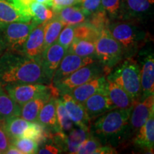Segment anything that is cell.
I'll return each instance as SVG.
<instances>
[{"label": "cell", "mask_w": 154, "mask_h": 154, "mask_svg": "<svg viewBox=\"0 0 154 154\" xmlns=\"http://www.w3.org/2000/svg\"><path fill=\"white\" fill-rule=\"evenodd\" d=\"M36 26L32 21L0 24V53L3 51L22 54L29 34Z\"/></svg>", "instance_id": "obj_5"}, {"label": "cell", "mask_w": 154, "mask_h": 154, "mask_svg": "<svg viewBox=\"0 0 154 154\" xmlns=\"http://www.w3.org/2000/svg\"><path fill=\"white\" fill-rule=\"evenodd\" d=\"M35 2H37L38 3L43 4V5L51 7V0H34Z\"/></svg>", "instance_id": "obj_41"}, {"label": "cell", "mask_w": 154, "mask_h": 154, "mask_svg": "<svg viewBox=\"0 0 154 154\" xmlns=\"http://www.w3.org/2000/svg\"><path fill=\"white\" fill-rule=\"evenodd\" d=\"M106 80L116 84L129 94L136 102L141 97L140 68L134 57L126 58L111 69Z\"/></svg>", "instance_id": "obj_4"}, {"label": "cell", "mask_w": 154, "mask_h": 154, "mask_svg": "<svg viewBox=\"0 0 154 154\" xmlns=\"http://www.w3.org/2000/svg\"><path fill=\"white\" fill-rule=\"evenodd\" d=\"M106 86V76H101L73 88L69 93L76 101L83 103L88 98L96 92L104 89Z\"/></svg>", "instance_id": "obj_17"}, {"label": "cell", "mask_w": 154, "mask_h": 154, "mask_svg": "<svg viewBox=\"0 0 154 154\" xmlns=\"http://www.w3.org/2000/svg\"><path fill=\"white\" fill-rule=\"evenodd\" d=\"M30 124L31 122L25 120L20 116H12L4 121L5 128L11 140L14 138L22 137Z\"/></svg>", "instance_id": "obj_26"}, {"label": "cell", "mask_w": 154, "mask_h": 154, "mask_svg": "<svg viewBox=\"0 0 154 154\" xmlns=\"http://www.w3.org/2000/svg\"><path fill=\"white\" fill-rule=\"evenodd\" d=\"M44 25L45 24H38L31 31L23 47V54L41 61L42 54L44 51Z\"/></svg>", "instance_id": "obj_15"}, {"label": "cell", "mask_w": 154, "mask_h": 154, "mask_svg": "<svg viewBox=\"0 0 154 154\" xmlns=\"http://www.w3.org/2000/svg\"><path fill=\"white\" fill-rule=\"evenodd\" d=\"M54 12V16L59 19L64 26H76L85 22L87 18V15L79 6H69Z\"/></svg>", "instance_id": "obj_23"}, {"label": "cell", "mask_w": 154, "mask_h": 154, "mask_svg": "<svg viewBox=\"0 0 154 154\" xmlns=\"http://www.w3.org/2000/svg\"><path fill=\"white\" fill-rule=\"evenodd\" d=\"M20 109L21 106L11 99L3 85L0 84V121L20 116Z\"/></svg>", "instance_id": "obj_24"}, {"label": "cell", "mask_w": 154, "mask_h": 154, "mask_svg": "<svg viewBox=\"0 0 154 154\" xmlns=\"http://www.w3.org/2000/svg\"><path fill=\"white\" fill-rule=\"evenodd\" d=\"M74 27L75 26H66L61 31L57 38L58 43L66 50L74 38Z\"/></svg>", "instance_id": "obj_35"}, {"label": "cell", "mask_w": 154, "mask_h": 154, "mask_svg": "<svg viewBox=\"0 0 154 154\" xmlns=\"http://www.w3.org/2000/svg\"><path fill=\"white\" fill-rule=\"evenodd\" d=\"M5 153H7V154H23L18 149H17V148L13 145H10V146L8 148V149L6 151Z\"/></svg>", "instance_id": "obj_40"}, {"label": "cell", "mask_w": 154, "mask_h": 154, "mask_svg": "<svg viewBox=\"0 0 154 154\" xmlns=\"http://www.w3.org/2000/svg\"><path fill=\"white\" fill-rule=\"evenodd\" d=\"M57 97H51L46 102L38 116L36 122L45 128L50 133L60 131L58 125L56 101Z\"/></svg>", "instance_id": "obj_19"}, {"label": "cell", "mask_w": 154, "mask_h": 154, "mask_svg": "<svg viewBox=\"0 0 154 154\" xmlns=\"http://www.w3.org/2000/svg\"><path fill=\"white\" fill-rule=\"evenodd\" d=\"M56 110H57V116L58 125L59 129L61 131L66 133L69 132L74 128L75 124L69 118L61 99L57 98L56 101Z\"/></svg>", "instance_id": "obj_30"}, {"label": "cell", "mask_w": 154, "mask_h": 154, "mask_svg": "<svg viewBox=\"0 0 154 154\" xmlns=\"http://www.w3.org/2000/svg\"><path fill=\"white\" fill-rule=\"evenodd\" d=\"M79 3V0H51V8L54 11L69 7L76 5Z\"/></svg>", "instance_id": "obj_38"}, {"label": "cell", "mask_w": 154, "mask_h": 154, "mask_svg": "<svg viewBox=\"0 0 154 154\" xmlns=\"http://www.w3.org/2000/svg\"><path fill=\"white\" fill-rule=\"evenodd\" d=\"M0 153H2V151H1V149H0Z\"/></svg>", "instance_id": "obj_42"}, {"label": "cell", "mask_w": 154, "mask_h": 154, "mask_svg": "<svg viewBox=\"0 0 154 154\" xmlns=\"http://www.w3.org/2000/svg\"><path fill=\"white\" fill-rule=\"evenodd\" d=\"M117 151L113 146L105 145L93 134H91L79 146L76 153L78 154H111Z\"/></svg>", "instance_id": "obj_22"}, {"label": "cell", "mask_w": 154, "mask_h": 154, "mask_svg": "<svg viewBox=\"0 0 154 154\" xmlns=\"http://www.w3.org/2000/svg\"><path fill=\"white\" fill-rule=\"evenodd\" d=\"M134 143L140 149L153 153L154 147V112L134 135Z\"/></svg>", "instance_id": "obj_18"}, {"label": "cell", "mask_w": 154, "mask_h": 154, "mask_svg": "<svg viewBox=\"0 0 154 154\" xmlns=\"http://www.w3.org/2000/svg\"><path fill=\"white\" fill-rule=\"evenodd\" d=\"M41 61L21 53L4 51L0 54V84H49Z\"/></svg>", "instance_id": "obj_1"}, {"label": "cell", "mask_w": 154, "mask_h": 154, "mask_svg": "<svg viewBox=\"0 0 154 154\" xmlns=\"http://www.w3.org/2000/svg\"><path fill=\"white\" fill-rule=\"evenodd\" d=\"M130 109L116 108L100 116L90 128L91 134L95 136L103 144H116L127 138V128L129 121Z\"/></svg>", "instance_id": "obj_2"}, {"label": "cell", "mask_w": 154, "mask_h": 154, "mask_svg": "<svg viewBox=\"0 0 154 154\" xmlns=\"http://www.w3.org/2000/svg\"><path fill=\"white\" fill-rule=\"evenodd\" d=\"M78 5L87 17L102 9L101 0H79Z\"/></svg>", "instance_id": "obj_36"}, {"label": "cell", "mask_w": 154, "mask_h": 154, "mask_svg": "<svg viewBox=\"0 0 154 154\" xmlns=\"http://www.w3.org/2000/svg\"><path fill=\"white\" fill-rule=\"evenodd\" d=\"M107 94L115 108L130 109L136 103L129 94L115 83L107 81Z\"/></svg>", "instance_id": "obj_20"}, {"label": "cell", "mask_w": 154, "mask_h": 154, "mask_svg": "<svg viewBox=\"0 0 154 154\" xmlns=\"http://www.w3.org/2000/svg\"><path fill=\"white\" fill-rule=\"evenodd\" d=\"M121 4V0H101L102 9L111 19L119 18Z\"/></svg>", "instance_id": "obj_34"}, {"label": "cell", "mask_w": 154, "mask_h": 154, "mask_svg": "<svg viewBox=\"0 0 154 154\" xmlns=\"http://www.w3.org/2000/svg\"><path fill=\"white\" fill-rule=\"evenodd\" d=\"M153 112H154V95L149 96L136 102L131 112L127 128V138L136 134Z\"/></svg>", "instance_id": "obj_9"}, {"label": "cell", "mask_w": 154, "mask_h": 154, "mask_svg": "<svg viewBox=\"0 0 154 154\" xmlns=\"http://www.w3.org/2000/svg\"><path fill=\"white\" fill-rule=\"evenodd\" d=\"M38 148L37 153L39 154H57L61 153V150L54 143H44Z\"/></svg>", "instance_id": "obj_39"}, {"label": "cell", "mask_w": 154, "mask_h": 154, "mask_svg": "<svg viewBox=\"0 0 154 154\" xmlns=\"http://www.w3.org/2000/svg\"><path fill=\"white\" fill-rule=\"evenodd\" d=\"M108 29L120 44L124 59L134 57L147 41V33L140 27L137 20L120 19V21L110 22Z\"/></svg>", "instance_id": "obj_3"}, {"label": "cell", "mask_w": 154, "mask_h": 154, "mask_svg": "<svg viewBox=\"0 0 154 154\" xmlns=\"http://www.w3.org/2000/svg\"><path fill=\"white\" fill-rule=\"evenodd\" d=\"M0 54H1V53H0Z\"/></svg>", "instance_id": "obj_43"}, {"label": "cell", "mask_w": 154, "mask_h": 154, "mask_svg": "<svg viewBox=\"0 0 154 154\" xmlns=\"http://www.w3.org/2000/svg\"><path fill=\"white\" fill-rule=\"evenodd\" d=\"M66 53H72L83 57L95 58V42L74 38Z\"/></svg>", "instance_id": "obj_28"}, {"label": "cell", "mask_w": 154, "mask_h": 154, "mask_svg": "<svg viewBox=\"0 0 154 154\" xmlns=\"http://www.w3.org/2000/svg\"><path fill=\"white\" fill-rule=\"evenodd\" d=\"M111 72L99 61H95L93 63L79 69L76 72L69 75L60 82L54 84L60 94V96L64 93H69L73 88L86 83L94 79L101 76H106Z\"/></svg>", "instance_id": "obj_7"}, {"label": "cell", "mask_w": 154, "mask_h": 154, "mask_svg": "<svg viewBox=\"0 0 154 154\" xmlns=\"http://www.w3.org/2000/svg\"><path fill=\"white\" fill-rule=\"evenodd\" d=\"M29 14L32 21L36 25L46 24L54 17V12L52 9L43 4L33 1L29 7Z\"/></svg>", "instance_id": "obj_27"}, {"label": "cell", "mask_w": 154, "mask_h": 154, "mask_svg": "<svg viewBox=\"0 0 154 154\" xmlns=\"http://www.w3.org/2000/svg\"><path fill=\"white\" fill-rule=\"evenodd\" d=\"M66 54V49L57 42L44 49L42 52L41 57L42 65L46 75L51 82L54 72Z\"/></svg>", "instance_id": "obj_14"}, {"label": "cell", "mask_w": 154, "mask_h": 154, "mask_svg": "<svg viewBox=\"0 0 154 154\" xmlns=\"http://www.w3.org/2000/svg\"><path fill=\"white\" fill-rule=\"evenodd\" d=\"M32 18L7 0H0V24L11 22H29Z\"/></svg>", "instance_id": "obj_21"}, {"label": "cell", "mask_w": 154, "mask_h": 154, "mask_svg": "<svg viewBox=\"0 0 154 154\" xmlns=\"http://www.w3.org/2000/svg\"><path fill=\"white\" fill-rule=\"evenodd\" d=\"M11 145H13L23 154L37 153L39 146L34 140L26 138H17L11 140Z\"/></svg>", "instance_id": "obj_32"}, {"label": "cell", "mask_w": 154, "mask_h": 154, "mask_svg": "<svg viewBox=\"0 0 154 154\" xmlns=\"http://www.w3.org/2000/svg\"><path fill=\"white\" fill-rule=\"evenodd\" d=\"M9 96L19 106H22L30 100L39 97L60 96L59 91L52 84H7L3 86Z\"/></svg>", "instance_id": "obj_6"}, {"label": "cell", "mask_w": 154, "mask_h": 154, "mask_svg": "<svg viewBox=\"0 0 154 154\" xmlns=\"http://www.w3.org/2000/svg\"><path fill=\"white\" fill-rule=\"evenodd\" d=\"M61 99L69 118L74 124L77 127L90 131L91 120L88 118L82 103L76 101L69 93L63 94Z\"/></svg>", "instance_id": "obj_11"}, {"label": "cell", "mask_w": 154, "mask_h": 154, "mask_svg": "<svg viewBox=\"0 0 154 154\" xmlns=\"http://www.w3.org/2000/svg\"><path fill=\"white\" fill-rule=\"evenodd\" d=\"M154 0H121L119 19L140 20L151 12Z\"/></svg>", "instance_id": "obj_13"}, {"label": "cell", "mask_w": 154, "mask_h": 154, "mask_svg": "<svg viewBox=\"0 0 154 154\" xmlns=\"http://www.w3.org/2000/svg\"><path fill=\"white\" fill-rule=\"evenodd\" d=\"M101 32L86 21L85 22L76 25L74 27V38L88 40L96 42Z\"/></svg>", "instance_id": "obj_31"}, {"label": "cell", "mask_w": 154, "mask_h": 154, "mask_svg": "<svg viewBox=\"0 0 154 154\" xmlns=\"http://www.w3.org/2000/svg\"><path fill=\"white\" fill-rule=\"evenodd\" d=\"M140 100L144 99L149 96L154 95V58L153 53L147 54L143 59L142 68L140 69Z\"/></svg>", "instance_id": "obj_16"}, {"label": "cell", "mask_w": 154, "mask_h": 154, "mask_svg": "<svg viewBox=\"0 0 154 154\" xmlns=\"http://www.w3.org/2000/svg\"><path fill=\"white\" fill-rule=\"evenodd\" d=\"M51 98L39 97L30 100L21 106L20 116L29 122H36L40 111Z\"/></svg>", "instance_id": "obj_25"}, {"label": "cell", "mask_w": 154, "mask_h": 154, "mask_svg": "<svg viewBox=\"0 0 154 154\" xmlns=\"http://www.w3.org/2000/svg\"><path fill=\"white\" fill-rule=\"evenodd\" d=\"M82 104L91 120L116 109L108 96L106 88L93 94Z\"/></svg>", "instance_id": "obj_12"}, {"label": "cell", "mask_w": 154, "mask_h": 154, "mask_svg": "<svg viewBox=\"0 0 154 154\" xmlns=\"http://www.w3.org/2000/svg\"><path fill=\"white\" fill-rule=\"evenodd\" d=\"M96 61L94 57H83L74 54L66 53L61 59L59 66L54 74L51 84L53 85L65 79L79 69Z\"/></svg>", "instance_id": "obj_10"}, {"label": "cell", "mask_w": 154, "mask_h": 154, "mask_svg": "<svg viewBox=\"0 0 154 154\" xmlns=\"http://www.w3.org/2000/svg\"><path fill=\"white\" fill-rule=\"evenodd\" d=\"M95 57L110 70L124 59L120 44L113 37L108 28L101 31L95 42Z\"/></svg>", "instance_id": "obj_8"}, {"label": "cell", "mask_w": 154, "mask_h": 154, "mask_svg": "<svg viewBox=\"0 0 154 154\" xmlns=\"http://www.w3.org/2000/svg\"><path fill=\"white\" fill-rule=\"evenodd\" d=\"M86 22L91 24L98 30L101 32L107 29L110 24V19L103 9L89 16V19Z\"/></svg>", "instance_id": "obj_33"}, {"label": "cell", "mask_w": 154, "mask_h": 154, "mask_svg": "<svg viewBox=\"0 0 154 154\" xmlns=\"http://www.w3.org/2000/svg\"><path fill=\"white\" fill-rule=\"evenodd\" d=\"M64 24L55 17L44 25V50L57 41L61 31Z\"/></svg>", "instance_id": "obj_29"}, {"label": "cell", "mask_w": 154, "mask_h": 154, "mask_svg": "<svg viewBox=\"0 0 154 154\" xmlns=\"http://www.w3.org/2000/svg\"><path fill=\"white\" fill-rule=\"evenodd\" d=\"M10 145L11 140L5 128L4 121H0V149L3 153H5Z\"/></svg>", "instance_id": "obj_37"}]
</instances>
